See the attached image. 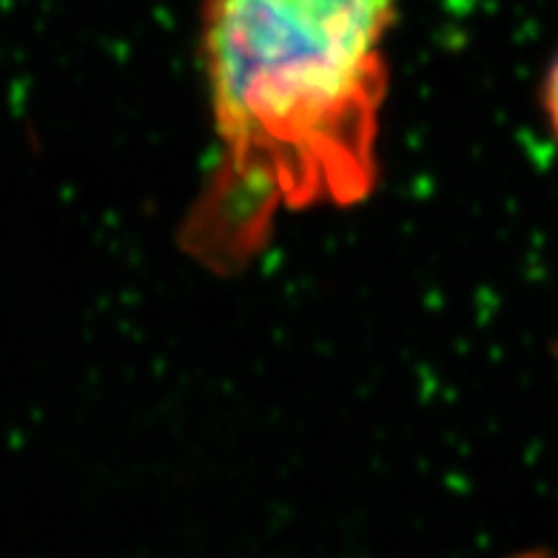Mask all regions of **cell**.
Masks as SVG:
<instances>
[{
	"label": "cell",
	"mask_w": 558,
	"mask_h": 558,
	"mask_svg": "<svg viewBox=\"0 0 558 558\" xmlns=\"http://www.w3.org/2000/svg\"><path fill=\"white\" fill-rule=\"evenodd\" d=\"M399 0H203V63L220 157L180 243L240 271L279 211L351 208L374 192Z\"/></svg>",
	"instance_id": "1"
},
{
	"label": "cell",
	"mask_w": 558,
	"mask_h": 558,
	"mask_svg": "<svg viewBox=\"0 0 558 558\" xmlns=\"http://www.w3.org/2000/svg\"><path fill=\"white\" fill-rule=\"evenodd\" d=\"M542 106L544 114H547V123H550L553 137L558 140V54L553 58L550 69H547V77H544Z\"/></svg>",
	"instance_id": "2"
}]
</instances>
